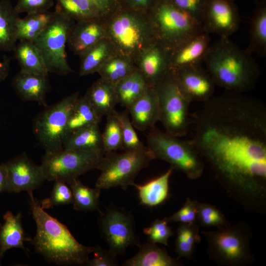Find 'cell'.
Listing matches in <instances>:
<instances>
[{"mask_svg":"<svg viewBox=\"0 0 266 266\" xmlns=\"http://www.w3.org/2000/svg\"><path fill=\"white\" fill-rule=\"evenodd\" d=\"M217 178L256 195L266 181V108L260 100L227 91L204 102L192 139Z\"/></svg>","mask_w":266,"mask_h":266,"instance_id":"cell-1","label":"cell"},{"mask_svg":"<svg viewBox=\"0 0 266 266\" xmlns=\"http://www.w3.org/2000/svg\"><path fill=\"white\" fill-rule=\"evenodd\" d=\"M203 63L216 86L228 91L244 93L251 90L260 75L252 55L229 37H220L210 44Z\"/></svg>","mask_w":266,"mask_h":266,"instance_id":"cell-2","label":"cell"},{"mask_svg":"<svg viewBox=\"0 0 266 266\" xmlns=\"http://www.w3.org/2000/svg\"><path fill=\"white\" fill-rule=\"evenodd\" d=\"M33 218L36 226L32 240L36 251L49 262L58 265H87L95 247L80 243L66 227L47 214L28 193Z\"/></svg>","mask_w":266,"mask_h":266,"instance_id":"cell-3","label":"cell"},{"mask_svg":"<svg viewBox=\"0 0 266 266\" xmlns=\"http://www.w3.org/2000/svg\"><path fill=\"white\" fill-rule=\"evenodd\" d=\"M103 20L106 37L116 53L133 62L142 51L157 41L147 13L121 3Z\"/></svg>","mask_w":266,"mask_h":266,"instance_id":"cell-4","label":"cell"},{"mask_svg":"<svg viewBox=\"0 0 266 266\" xmlns=\"http://www.w3.org/2000/svg\"><path fill=\"white\" fill-rule=\"evenodd\" d=\"M147 15L157 41L170 51L204 32L201 23L171 0H154Z\"/></svg>","mask_w":266,"mask_h":266,"instance_id":"cell-5","label":"cell"},{"mask_svg":"<svg viewBox=\"0 0 266 266\" xmlns=\"http://www.w3.org/2000/svg\"><path fill=\"white\" fill-rule=\"evenodd\" d=\"M147 144L155 159L168 163L173 169L183 172L189 178L196 179L202 174L203 158L192 140L180 139L155 127L147 135Z\"/></svg>","mask_w":266,"mask_h":266,"instance_id":"cell-6","label":"cell"},{"mask_svg":"<svg viewBox=\"0 0 266 266\" xmlns=\"http://www.w3.org/2000/svg\"><path fill=\"white\" fill-rule=\"evenodd\" d=\"M210 258L220 265L241 266L254 260L250 249V233L244 224H228L212 231H203Z\"/></svg>","mask_w":266,"mask_h":266,"instance_id":"cell-7","label":"cell"},{"mask_svg":"<svg viewBox=\"0 0 266 266\" xmlns=\"http://www.w3.org/2000/svg\"><path fill=\"white\" fill-rule=\"evenodd\" d=\"M155 159L146 147L144 149L125 150L121 153L105 154L97 169L100 171L95 187L101 190L120 187L126 190L133 186L139 172Z\"/></svg>","mask_w":266,"mask_h":266,"instance_id":"cell-8","label":"cell"},{"mask_svg":"<svg viewBox=\"0 0 266 266\" xmlns=\"http://www.w3.org/2000/svg\"><path fill=\"white\" fill-rule=\"evenodd\" d=\"M79 95V92H76L52 105L46 106L35 119L33 133L45 153H52L63 148L67 137L69 116Z\"/></svg>","mask_w":266,"mask_h":266,"instance_id":"cell-9","label":"cell"},{"mask_svg":"<svg viewBox=\"0 0 266 266\" xmlns=\"http://www.w3.org/2000/svg\"><path fill=\"white\" fill-rule=\"evenodd\" d=\"M54 12L52 21L33 42L42 56L48 72L65 76L73 72L68 63L66 48L74 22L56 9Z\"/></svg>","mask_w":266,"mask_h":266,"instance_id":"cell-10","label":"cell"},{"mask_svg":"<svg viewBox=\"0 0 266 266\" xmlns=\"http://www.w3.org/2000/svg\"><path fill=\"white\" fill-rule=\"evenodd\" d=\"M157 92L161 121L166 132L176 137L186 135L191 124L190 102L181 94L170 70L155 86Z\"/></svg>","mask_w":266,"mask_h":266,"instance_id":"cell-11","label":"cell"},{"mask_svg":"<svg viewBox=\"0 0 266 266\" xmlns=\"http://www.w3.org/2000/svg\"><path fill=\"white\" fill-rule=\"evenodd\" d=\"M104 154L81 152L63 148L45 153L41 166L48 181L69 183L90 170L97 168Z\"/></svg>","mask_w":266,"mask_h":266,"instance_id":"cell-12","label":"cell"},{"mask_svg":"<svg viewBox=\"0 0 266 266\" xmlns=\"http://www.w3.org/2000/svg\"><path fill=\"white\" fill-rule=\"evenodd\" d=\"M100 214V233L111 253L117 257L123 255L130 246L140 245L133 217L129 212L111 205Z\"/></svg>","mask_w":266,"mask_h":266,"instance_id":"cell-13","label":"cell"},{"mask_svg":"<svg viewBox=\"0 0 266 266\" xmlns=\"http://www.w3.org/2000/svg\"><path fill=\"white\" fill-rule=\"evenodd\" d=\"M234 0H205L202 25L204 32L229 37L239 28L240 17Z\"/></svg>","mask_w":266,"mask_h":266,"instance_id":"cell-14","label":"cell"},{"mask_svg":"<svg viewBox=\"0 0 266 266\" xmlns=\"http://www.w3.org/2000/svg\"><path fill=\"white\" fill-rule=\"evenodd\" d=\"M170 70L179 91L190 102H204L213 96L216 85L201 65Z\"/></svg>","mask_w":266,"mask_h":266,"instance_id":"cell-15","label":"cell"},{"mask_svg":"<svg viewBox=\"0 0 266 266\" xmlns=\"http://www.w3.org/2000/svg\"><path fill=\"white\" fill-rule=\"evenodd\" d=\"M6 164L7 192L28 193L39 188L46 180L42 168L23 153Z\"/></svg>","mask_w":266,"mask_h":266,"instance_id":"cell-16","label":"cell"},{"mask_svg":"<svg viewBox=\"0 0 266 266\" xmlns=\"http://www.w3.org/2000/svg\"><path fill=\"white\" fill-rule=\"evenodd\" d=\"M169 54V50L156 41L135 59L137 69L149 85L154 87L170 71Z\"/></svg>","mask_w":266,"mask_h":266,"instance_id":"cell-17","label":"cell"},{"mask_svg":"<svg viewBox=\"0 0 266 266\" xmlns=\"http://www.w3.org/2000/svg\"><path fill=\"white\" fill-rule=\"evenodd\" d=\"M106 37L103 18L75 22L68 36L67 44L75 54L79 56L84 51Z\"/></svg>","mask_w":266,"mask_h":266,"instance_id":"cell-18","label":"cell"},{"mask_svg":"<svg viewBox=\"0 0 266 266\" xmlns=\"http://www.w3.org/2000/svg\"><path fill=\"white\" fill-rule=\"evenodd\" d=\"M134 128L139 131L151 130L160 120L158 98L154 86L149 85L144 93L127 109Z\"/></svg>","mask_w":266,"mask_h":266,"instance_id":"cell-19","label":"cell"},{"mask_svg":"<svg viewBox=\"0 0 266 266\" xmlns=\"http://www.w3.org/2000/svg\"><path fill=\"white\" fill-rule=\"evenodd\" d=\"M209 34L202 32L170 51V69L200 65L204 62L210 45Z\"/></svg>","mask_w":266,"mask_h":266,"instance_id":"cell-20","label":"cell"},{"mask_svg":"<svg viewBox=\"0 0 266 266\" xmlns=\"http://www.w3.org/2000/svg\"><path fill=\"white\" fill-rule=\"evenodd\" d=\"M12 86L24 101H34L47 106L46 97L50 89L48 74H41L20 71L13 77Z\"/></svg>","mask_w":266,"mask_h":266,"instance_id":"cell-21","label":"cell"},{"mask_svg":"<svg viewBox=\"0 0 266 266\" xmlns=\"http://www.w3.org/2000/svg\"><path fill=\"white\" fill-rule=\"evenodd\" d=\"M84 97L101 117L113 114L118 103L115 85L101 78L94 82Z\"/></svg>","mask_w":266,"mask_h":266,"instance_id":"cell-22","label":"cell"},{"mask_svg":"<svg viewBox=\"0 0 266 266\" xmlns=\"http://www.w3.org/2000/svg\"><path fill=\"white\" fill-rule=\"evenodd\" d=\"M138 253L127 260L123 266H178L181 263L171 257L165 249L149 241L140 244Z\"/></svg>","mask_w":266,"mask_h":266,"instance_id":"cell-23","label":"cell"},{"mask_svg":"<svg viewBox=\"0 0 266 266\" xmlns=\"http://www.w3.org/2000/svg\"><path fill=\"white\" fill-rule=\"evenodd\" d=\"M116 53L115 49L106 37L92 46L79 56L80 64L79 74L80 76L97 73L104 63Z\"/></svg>","mask_w":266,"mask_h":266,"instance_id":"cell-24","label":"cell"},{"mask_svg":"<svg viewBox=\"0 0 266 266\" xmlns=\"http://www.w3.org/2000/svg\"><path fill=\"white\" fill-rule=\"evenodd\" d=\"M101 135L99 124L87 127L70 134L65 140L63 148L76 151L104 154Z\"/></svg>","mask_w":266,"mask_h":266,"instance_id":"cell-25","label":"cell"},{"mask_svg":"<svg viewBox=\"0 0 266 266\" xmlns=\"http://www.w3.org/2000/svg\"><path fill=\"white\" fill-rule=\"evenodd\" d=\"M246 50L250 54L266 56V1L256 3L250 21V41Z\"/></svg>","mask_w":266,"mask_h":266,"instance_id":"cell-26","label":"cell"},{"mask_svg":"<svg viewBox=\"0 0 266 266\" xmlns=\"http://www.w3.org/2000/svg\"><path fill=\"white\" fill-rule=\"evenodd\" d=\"M13 51L21 71L36 74H49L42 56L33 42L19 40Z\"/></svg>","mask_w":266,"mask_h":266,"instance_id":"cell-27","label":"cell"},{"mask_svg":"<svg viewBox=\"0 0 266 266\" xmlns=\"http://www.w3.org/2000/svg\"><path fill=\"white\" fill-rule=\"evenodd\" d=\"M171 167L165 173L143 185L134 183L133 185L138 191L140 203L153 207L163 202L169 194V179L172 172Z\"/></svg>","mask_w":266,"mask_h":266,"instance_id":"cell-28","label":"cell"},{"mask_svg":"<svg viewBox=\"0 0 266 266\" xmlns=\"http://www.w3.org/2000/svg\"><path fill=\"white\" fill-rule=\"evenodd\" d=\"M21 213L13 215L7 211L3 216L4 223L0 228V259L4 253L12 248L25 250L24 242L27 240L21 224Z\"/></svg>","mask_w":266,"mask_h":266,"instance_id":"cell-29","label":"cell"},{"mask_svg":"<svg viewBox=\"0 0 266 266\" xmlns=\"http://www.w3.org/2000/svg\"><path fill=\"white\" fill-rule=\"evenodd\" d=\"M20 17L10 0H0V51H13L18 41L16 23Z\"/></svg>","mask_w":266,"mask_h":266,"instance_id":"cell-30","label":"cell"},{"mask_svg":"<svg viewBox=\"0 0 266 266\" xmlns=\"http://www.w3.org/2000/svg\"><path fill=\"white\" fill-rule=\"evenodd\" d=\"M54 15V11L48 10L27 14L23 18L20 17L16 23L17 40L33 42L47 27Z\"/></svg>","mask_w":266,"mask_h":266,"instance_id":"cell-31","label":"cell"},{"mask_svg":"<svg viewBox=\"0 0 266 266\" xmlns=\"http://www.w3.org/2000/svg\"><path fill=\"white\" fill-rule=\"evenodd\" d=\"M115 85L118 103L127 109L144 93L149 85L137 69Z\"/></svg>","mask_w":266,"mask_h":266,"instance_id":"cell-32","label":"cell"},{"mask_svg":"<svg viewBox=\"0 0 266 266\" xmlns=\"http://www.w3.org/2000/svg\"><path fill=\"white\" fill-rule=\"evenodd\" d=\"M55 9L73 22L104 18L98 7L90 0H55Z\"/></svg>","mask_w":266,"mask_h":266,"instance_id":"cell-33","label":"cell"},{"mask_svg":"<svg viewBox=\"0 0 266 266\" xmlns=\"http://www.w3.org/2000/svg\"><path fill=\"white\" fill-rule=\"evenodd\" d=\"M101 118L84 96L79 97L69 116L67 137L78 130L99 124Z\"/></svg>","mask_w":266,"mask_h":266,"instance_id":"cell-34","label":"cell"},{"mask_svg":"<svg viewBox=\"0 0 266 266\" xmlns=\"http://www.w3.org/2000/svg\"><path fill=\"white\" fill-rule=\"evenodd\" d=\"M136 69L132 60L115 53L104 63L97 73L100 78L116 85Z\"/></svg>","mask_w":266,"mask_h":266,"instance_id":"cell-35","label":"cell"},{"mask_svg":"<svg viewBox=\"0 0 266 266\" xmlns=\"http://www.w3.org/2000/svg\"><path fill=\"white\" fill-rule=\"evenodd\" d=\"M73 196V208L77 211H97L101 212L100 208L99 197L100 190L91 188L81 183L77 178L68 183Z\"/></svg>","mask_w":266,"mask_h":266,"instance_id":"cell-36","label":"cell"},{"mask_svg":"<svg viewBox=\"0 0 266 266\" xmlns=\"http://www.w3.org/2000/svg\"><path fill=\"white\" fill-rule=\"evenodd\" d=\"M175 251L179 257L192 258L196 245L200 241L198 223H180L176 232Z\"/></svg>","mask_w":266,"mask_h":266,"instance_id":"cell-37","label":"cell"},{"mask_svg":"<svg viewBox=\"0 0 266 266\" xmlns=\"http://www.w3.org/2000/svg\"><path fill=\"white\" fill-rule=\"evenodd\" d=\"M101 135L104 154L114 152L116 150L123 149L120 123L113 114L107 116L105 127Z\"/></svg>","mask_w":266,"mask_h":266,"instance_id":"cell-38","label":"cell"},{"mask_svg":"<svg viewBox=\"0 0 266 266\" xmlns=\"http://www.w3.org/2000/svg\"><path fill=\"white\" fill-rule=\"evenodd\" d=\"M113 114L120 123L123 149L125 150H134L146 148L139 139L134 129L128 111L118 112L116 110Z\"/></svg>","mask_w":266,"mask_h":266,"instance_id":"cell-39","label":"cell"},{"mask_svg":"<svg viewBox=\"0 0 266 266\" xmlns=\"http://www.w3.org/2000/svg\"><path fill=\"white\" fill-rule=\"evenodd\" d=\"M197 222L203 227L219 228L228 224L223 214L215 206L198 202Z\"/></svg>","mask_w":266,"mask_h":266,"instance_id":"cell-40","label":"cell"},{"mask_svg":"<svg viewBox=\"0 0 266 266\" xmlns=\"http://www.w3.org/2000/svg\"><path fill=\"white\" fill-rule=\"evenodd\" d=\"M167 223L165 218L157 219L149 227L145 228L143 233L147 236L148 241L168 246V240L173 232Z\"/></svg>","mask_w":266,"mask_h":266,"instance_id":"cell-41","label":"cell"},{"mask_svg":"<svg viewBox=\"0 0 266 266\" xmlns=\"http://www.w3.org/2000/svg\"><path fill=\"white\" fill-rule=\"evenodd\" d=\"M73 203V196L70 188L66 183L55 181L50 198L43 202L44 208L54 205H66Z\"/></svg>","mask_w":266,"mask_h":266,"instance_id":"cell-42","label":"cell"},{"mask_svg":"<svg viewBox=\"0 0 266 266\" xmlns=\"http://www.w3.org/2000/svg\"><path fill=\"white\" fill-rule=\"evenodd\" d=\"M198 204L197 201L189 198L183 206L172 215L164 218L168 222H180V223L192 224L197 222Z\"/></svg>","mask_w":266,"mask_h":266,"instance_id":"cell-43","label":"cell"},{"mask_svg":"<svg viewBox=\"0 0 266 266\" xmlns=\"http://www.w3.org/2000/svg\"><path fill=\"white\" fill-rule=\"evenodd\" d=\"M54 1L55 0H17L14 8L19 14L44 12L49 10Z\"/></svg>","mask_w":266,"mask_h":266,"instance_id":"cell-44","label":"cell"},{"mask_svg":"<svg viewBox=\"0 0 266 266\" xmlns=\"http://www.w3.org/2000/svg\"><path fill=\"white\" fill-rule=\"evenodd\" d=\"M178 8L201 23L205 0H171Z\"/></svg>","mask_w":266,"mask_h":266,"instance_id":"cell-45","label":"cell"},{"mask_svg":"<svg viewBox=\"0 0 266 266\" xmlns=\"http://www.w3.org/2000/svg\"><path fill=\"white\" fill-rule=\"evenodd\" d=\"M93 257L89 260L87 264L89 266H117L119 263L116 256L109 250L103 249L97 245L95 247Z\"/></svg>","mask_w":266,"mask_h":266,"instance_id":"cell-46","label":"cell"},{"mask_svg":"<svg viewBox=\"0 0 266 266\" xmlns=\"http://www.w3.org/2000/svg\"><path fill=\"white\" fill-rule=\"evenodd\" d=\"M128 7L142 13H147L154 0H120Z\"/></svg>","mask_w":266,"mask_h":266,"instance_id":"cell-47","label":"cell"},{"mask_svg":"<svg viewBox=\"0 0 266 266\" xmlns=\"http://www.w3.org/2000/svg\"><path fill=\"white\" fill-rule=\"evenodd\" d=\"M99 9L103 17L114 11L120 4V0H90Z\"/></svg>","mask_w":266,"mask_h":266,"instance_id":"cell-48","label":"cell"},{"mask_svg":"<svg viewBox=\"0 0 266 266\" xmlns=\"http://www.w3.org/2000/svg\"><path fill=\"white\" fill-rule=\"evenodd\" d=\"M11 59L5 56L0 60V84L7 77L9 69Z\"/></svg>","mask_w":266,"mask_h":266,"instance_id":"cell-49","label":"cell"},{"mask_svg":"<svg viewBox=\"0 0 266 266\" xmlns=\"http://www.w3.org/2000/svg\"><path fill=\"white\" fill-rule=\"evenodd\" d=\"M7 173L6 164L0 165V192L7 191Z\"/></svg>","mask_w":266,"mask_h":266,"instance_id":"cell-50","label":"cell"}]
</instances>
